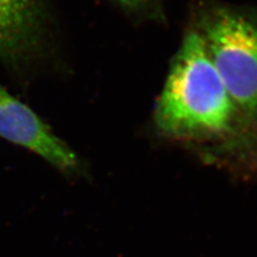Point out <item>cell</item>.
I'll use <instances>...</instances> for the list:
<instances>
[{"label": "cell", "mask_w": 257, "mask_h": 257, "mask_svg": "<svg viewBox=\"0 0 257 257\" xmlns=\"http://www.w3.org/2000/svg\"><path fill=\"white\" fill-rule=\"evenodd\" d=\"M0 138L34 152L64 175L79 176L85 172L84 162L76 152L2 84Z\"/></svg>", "instance_id": "277c9868"}, {"label": "cell", "mask_w": 257, "mask_h": 257, "mask_svg": "<svg viewBox=\"0 0 257 257\" xmlns=\"http://www.w3.org/2000/svg\"><path fill=\"white\" fill-rule=\"evenodd\" d=\"M255 155L257 154V121L248 126L238 138L222 148L221 155Z\"/></svg>", "instance_id": "8992f818"}, {"label": "cell", "mask_w": 257, "mask_h": 257, "mask_svg": "<svg viewBox=\"0 0 257 257\" xmlns=\"http://www.w3.org/2000/svg\"><path fill=\"white\" fill-rule=\"evenodd\" d=\"M194 30L247 128L257 121V20L212 6L199 15Z\"/></svg>", "instance_id": "7a4b0ae2"}, {"label": "cell", "mask_w": 257, "mask_h": 257, "mask_svg": "<svg viewBox=\"0 0 257 257\" xmlns=\"http://www.w3.org/2000/svg\"><path fill=\"white\" fill-rule=\"evenodd\" d=\"M157 130L189 143L226 144L246 125L197 31L184 36L155 108Z\"/></svg>", "instance_id": "6da1fadb"}, {"label": "cell", "mask_w": 257, "mask_h": 257, "mask_svg": "<svg viewBox=\"0 0 257 257\" xmlns=\"http://www.w3.org/2000/svg\"><path fill=\"white\" fill-rule=\"evenodd\" d=\"M50 0H0V62L23 73L41 64L52 52Z\"/></svg>", "instance_id": "3957f363"}, {"label": "cell", "mask_w": 257, "mask_h": 257, "mask_svg": "<svg viewBox=\"0 0 257 257\" xmlns=\"http://www.w3.org/2000/svg\"><path fill=\"white\" fill-rule=\"evenodd\" d=\"M126 14L139 19L157 20L163 16V0H111Z\"/></svg>", "instance_id": "5b68a950"}]
</instances>
